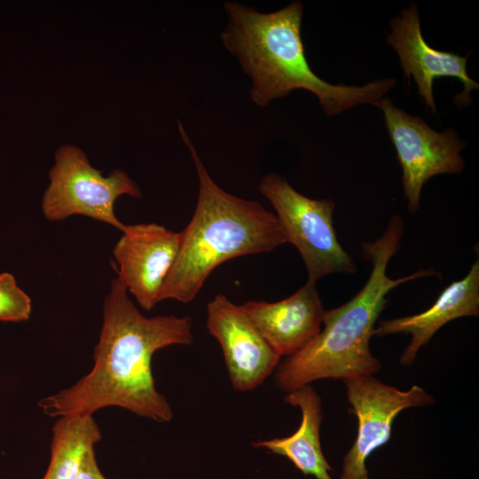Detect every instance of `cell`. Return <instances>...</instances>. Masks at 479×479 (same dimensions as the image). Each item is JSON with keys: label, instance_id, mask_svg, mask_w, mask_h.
I'll use <instances>...</instances> for the list:
<instances>
[{"label": "cell", "instance_id": "obj_14", "mask_svg": "<svg viewBox=\"0 0 479 479\" xmlns=\"http://www.w3.org/2000/svg\"><path fill=\"white\" fill-rule=\"evenodd\" d=\"M284 400L301 411L298 429L289 436L259 440L252 445L287 458L305 475L332 479L329 474L332 467L324 456L320 443V397L310 385H306L287 393Z\"/></svg>", "mask_w": 479, "mask_h": 479}, {"label": "cell", "instance_id": "obj_10", "mask_svg": "<svg viewBox=\"0 0 479 479\" xmlns=\"http://www.w3.org/2000/svg\"><path fill=\"white\" fill-rule=\"evenodd\" d=\"M181 232L155 224L125 226L114 248L118 277L139 306L152 310L179 251Z\"/></svg>", "mask_w": 479, "mask_h": 479}, {"label": "cell", "instance_id": "obj_4", "mask_svg": "<svg viewBox=\"0 0 479 479\" xmlns=\"http://www.w3.org/2000/svg\"><path fill=\"white\" fill-rule=\"evenodd\" d=\"M178 127L194 163L199 192L193 216L181 231L179 251L159 301L187 303L222 263L271 252L287 243V239L274 213L257 200L229 193L214 181L180 122Z\"/></svg>", "mask_w": 479, "mask_h": 479}, {"label": "cell", "instance_id": "obj_8", "mask_svg": "<svg viewBox=\"0 0 479 479\" xmlns=\"http://www.w3.org/2000/svg\"><path fill=\"white\" fill-rule=\"evenodd\" d=\"M343 381L351 405L349 412L357 416L358 427L355 442L343 459L339 479H368L365 461L390 439L395 418L405 409L428 406L435 399L418 385L401 390L373 375Z\"/></svg>", "mask_w": 479, "mask_h": 479}, {"label": "cell", "instance_id": "obj_9", "mask_svg": "<svg viewBox=\"0 0 479 479\" xmlns=\"http://www.w3.org/2000/svg\"><path fill=\"white\" fill-rule=\"evenodd\" d=\"M207 328L221 346L233 389L251 391L276 370L280 356L261 334L241 305L216 294L207 305Z\"/></svg>", "mask_w": 479, "mask_h": 479}, {"label": "cell", "instance_id": "obj_3", "mask_svg": "<svg viewBox=\"0 0 479 479\" xmlns=\"http://www.w3.org/2000/svg\"><path fill=\"white\" fill-rule=\"evenodd\" d=\"M403 224V219L394 216L380 238L362 244L365 256L373 263L366 283L347 302L325 310L323 329L277 366L274 380L280 390L288 393L315 381L373 375L380 370L370 340L387 294L404 283L436 273L429 268L398 279L387 275L389 263L400 247Z\"/></svg>", "mask_w": 479, "mask_h": 479}, {"label": "cell", "instance_id": "obj_17", "mask_svg": "<svg viewBox=\"0 0 479 479\" xmlns=\"http://www.w3.org/2000/svg\"><path fill=\"white\" fill-rule=\"evenodd\" d=\"M77 479H106L98 467L95 447L84 456Z\"/></svg>", "mask_w": 479, "mask_h": 479}, {"label": "cell", "instance_id": "obj_2", "mask_svg": "<svg viewBox=\"0 0 479 479\" xmlns=\"http://www.w3.org/2000/svg\"><path fill=\"white\" fill-rule=\"evenodd\" d=\"M224 10L228 22L221 41L249 76L250 98L258 106H267L294 90H306L331 116L357 105H374L396 84L390 78L363 86L332 84L316 75L304 51L303 4L298 1L268 13L236 2L225 3Z\"/></svg>", "mask_w": 479, "mask_h": 479}, {"label": "cell", "instance_id": "obj_1", "mask_svg": "<svg viewBox=\"0 0 479 479\" xmlns=\"http://www.w3.org/2000/svg\"><path fill=\"white\" fill-rule=\"evenodd\" d=\"M193 342L190 317H145L128 296L120 278L103 303V323L90 372L73 386L45 397L38 406L48 416L92 415L116 406L156 422H169L172 408L156 387L154 353Z\"/></svg>", "mask_w": 479, "mask_h": 479}, {"label": "cell", "instance_id": "obj_13", "mask_svg": "<svg viewBox=\"0 0 479 479\" xmlns=\"http://www.w3.org/2000/svg\"><path fill=\"white\" fill-rule=\"evenodd\" d=\"M479 315V261L467 275L452 282L428 310L411 316L381 321L373 335L410 334L411 340L403 351L400 363L412 365L422 346L448 322L461 317Z\"/></svg>", "mask_w": 479, "mask_h": 479}, {"label": "cell", "instance_id": "obj_15", "mask_svg": "<svg viewBox=\"0 0 479 479\" xmlns=\"http://www.w3.org/2000/svg\"><path fill=\"white\" fill-rule=\"evenodd\" d=\"M101 438L92 415L59 417L52 427L50 463L43 479H77L84 456Z\"/></svg>", "mask_w": 479, "mask_h": 479}, {"label": "cell", "instance_id": "obj_16", "mask_svg": "<svg viewBox=\"0 0 479 479\" xmlns=\"http://www.w3.org/2000/svg\"><path fill=\"white\" fill-rule=\"evenodd\" d=\"M30 297L18 286L9 272L0 274V321L22 322L30 318Z\"/></svg>", "mask_w": 479, "mask_h": 479}, {"label": "cell", "instance_id": "obj_11", "mask_svg": "<svg viewBox=\"0 0 479 479\" xmlns=\"http://www.w3.org/2000/svg\"><path fill=\"white\" fill-rule=\"evenodd\" d=\"M390 27L392 32L388 36V43L397 51L404 75L413 77L419 95L433 113L436 111L433 83L438 77L458 78L463 83V90L454 100L460 106L470 103L471 91L478 90L479 84L467 74V57L429 46L422 36L415 4H410L399 16L393 18Z\"/></svg>", "mask_w": 479, "mask_h": 479}, {"label": "cell", "instance_id": "obj_6", "mask_svg": "<svg viewBox=\"0 0 479 479\" xmlns=\"http://www.w3.org/2000/svg\"><path fill=\"white\" fill-rule=\"evenodd\" d=\"M49 177L42 210L50 221L82 215L122 232L126 224L114 213L116 200L122 195L141 197L139 186L124 170L114 169L104 177L84 152L72 145L58 148Z\"/></svg>", "mask_w": 479, "mask_h": 479}, {"label": "cell", "instance_id": "obj_7", "mask_svg": "<svg viewBox=\"0 0 479 479\" xmlns=\"http://www.w3.org/2000/svg\"><path fill=\"white\" fill-rule=\"evenodd\" d=\"M374 106L383 113L385 126L402 167L408 209L414 214L420 208L421 189L429 178L463 170L465 161L460 152L466 145L453 129L434 130L423 119L408 114L389 98H381Z\"/></svg>", "mask_w": 479, "mask_h": 479}, {"label": "cell", "instance_id": "obj_5", "mask_svg": "<svg viewBox=\"0 0 479 479\" xmlns=\"http://www.w3.org/2000/svg\"><path fill=\"white\" fill-rule=\"evenodd\" d=\"M259 192L273 207L287 242L300 253L308 273L307 282L316 284L333 273L356 272L352 257L337 240L333 200L308 198L276 173L261 179Z\"/></svg>", "mask_w": 479, "mask_h": 479}, {"label": "cell", "instance_id": "obj_12", "mask_svg": "<svg viewBox=\"0 0 479 479\" xmlns=\"http://www.w3.org/2000/svg\"><path fill=\"white\" fill-rule=\"evenodd\" d=\"M241 306L271 348L287 357L319 333L326 310L316 284L310 282L281 301H247Z\"/></svg>", "mask_w": 479, "mask_h": 479}]
</instances>
